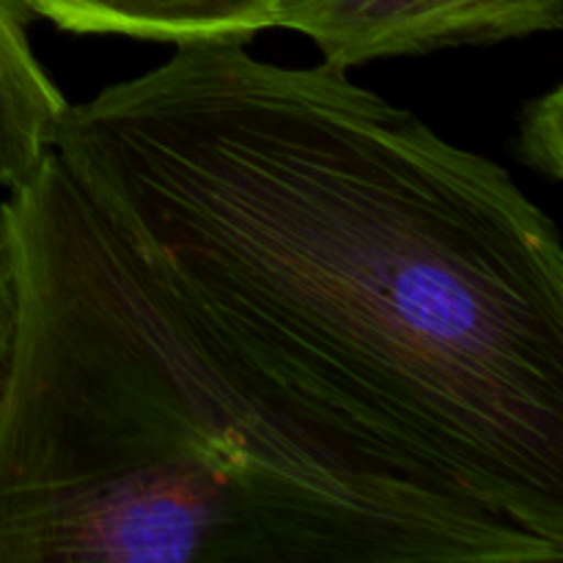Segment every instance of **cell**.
Segmentation results:
<instances>
[{"instance_id": "obj_3", "label": "cell", "mask_w": 563, "mask_h": 563, "mask_svg": "<svg viewBox=\"0 0 563 563\" xmlns=\"http://www.w3.org/2000/svg\"><path fill=\"white\" fill-rule=\"evenodd\" d=\"M561 25L563 0H278L275 11V27L302 33L324 64L346 71Z\"/></svg>"}, {"instance_id": "obj_6", "label": "cell", "mask_w": 563, "mask_h": 563, "mask_svg": "<svg viewBox=\"0 0 563 563\" xmlns=\"http://www.w3.org/2000/svg\"><path fill=\"white\" fill-rule=\"evenodd\" d=\"M517 157L533 174L550 181L563 176V86L522 104L517 121Z\"/></svg>"}, {"instance_id": "obj_2", "label": "cell", "mask_w": 563, "mask_h": 563, "mask_svg": "<svg viewBox=\"0 0 563 563\" xmlns=\"http://www.w3.org/2000/svg\"><path fill=\"white\" fill-rule=\"evenodd\" d=\"M0 563H559L286 412L49 152L0 207Z\"/></svg>"}, {"instance_id": "obj_1", "label": "cell", "mask_w": 563, "mask_h": 563, "mask_svg": "<svg viewBox=\"0 0 563 563\" xmlns=\"http://www.w3.org/2000/svg\"><path fill=\"white\" fill-rule=\"evenodd\" d=\"M53 152L297 421L563 559V245L504 165L247 42L174 44Z\"/></svg>"}, {"instance_id": "obj_7", "label": "cell", "mask_w": 563, "mask_h": 563, "mask_svg": "<svg viewBox=\"0 0 563 563\" xmlns=\"http://www.w3.org/2000/svg\"><path fill=\"white\" fill-rule=\"evenodd\" d=\"M16 313H20V300H16L14 258H11L5 225L0 220V396H3L5 374H9L11 352H14Z\"/></svg>"}, {"instance_id": "obj_5", "label": "cell", "mask_w": 563, "mask_h": 563, "mask_svg": "<svg viewBox=\"0 0 563 563\" xmlns=\"http://www.w3.org/2000/svg\"><path fill=\"white\" fill-rule=\"evenodd\" d=\"M66 108L27 38L25 0H0V187L14 190L42 165Z\"/></svg>"}, {"instance_id": "obj_4", "label": "cell", "mask_w": 563, "mask_h": 563, "mask_svg": "<svg viewBox=\"0 0 563 563\" xmlns=\"http://www.w3.org/2000/svg\"><path fill=\"white\" fill-rule=\"evenodd\" d=\"M69 33L141 42H247L275 27L278 0H25Z\"/></svg>"}]
</instances>
